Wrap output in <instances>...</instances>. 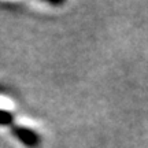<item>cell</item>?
I'll list each match as a JSON object with an SVG mask.
<instances>
[{"label":"cell","instance_id":"obj_1","mask_svg":"<svg viewBox=\"0 0 148 148\" xmlns=\"http://www.w3.org/2000/svg\"><path fill=\"white\" fill-rule=\"evenodd\" d=\"M11 134L19 140L26 148H38L41 145V136L32 129V127L23 126V125H15L11 127Z\"/></svg>","mask_w":148,"mask_h":148},{"label":"cell","instance_id":"obj_2","mask_svg":"<svg viewBox=\"0 0 148 148\" xmlns=\"http://www.w3.org/2000/svg\"><path fill=\"white\" fill-rule=\"evenodd\" d=\"M14 122V114L8 110L0 108V126H10Z\"/></svg>","mask_w":148,"mask_h":148}]
</instances>
